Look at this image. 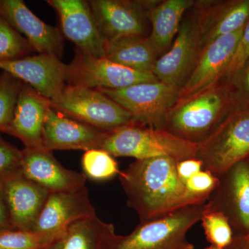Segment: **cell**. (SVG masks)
<instances>
[{
  "label": "cell",
  "instance_id": "21",
  "mask_svg": "<svg viewBox=\"0 0 249 249\" xmlns=\"http://www.w3.org/2000/svg\"><path fill=\"white\" fill-rule=\"evenodd\" d=\"M50 106L49 100L23 83L12 120L4 132L19 139L26 148L44 147V127Z\"/></svg>",
  "mask_w": 249,
  "mask_h": 249
},
{
  "label": "cell",
  "instance_id": "17",
  "mask_svg": "<svg viewBox=\"0 0 249 249\" xmlns=\"http://www.w3.org/2000/svg\"><path fill=\"white\" fill-rule=\"evenodd\" d=\"M0 16L19 32L39 54L60 58L63 39L57 28L37 18L22 0H0Z\"/></svg>",
  "mask_w": 249,
  "mask_h": 249
},
{
  "label": "cell",
  "instance_id": "25",
  "mask_svg": "<svg viewBox=\"0 0 249 249\" xmlns=\"http://www.w3.org/2000/svg\"><path fill=\"white\" fill-rule=\"evenodd\" d=\"M82 167L86 178L98 181H107L121 172L114 157L101 149L85 151L82 158Z\"/></svg>",
  "mask_w": 249,
  "mask_h": 249
},
{
  "label": "cell",
  "instance_id": "6",
  "mask_svg": "<svg viewBox=\"0 0 249 249\" xmlns=\"http://www.w3.org/2000/svg\"><path fill=\"white\" fill-rule=\"evenodd\" d=\"M196 158L203 170L219 177L249 158V109L232 111L206 141L198 144Z\"/></svg>",
  "mask_w": 249,
  "mask_h": 249
},
{
  "label": "cell",
  "instance_id": "32",
  "mask_svg": "<svg viewBox=\"0 0 249 249\" xmlns=\"http://www.w3.org/2000/svg\"><path fill=\"white\" fill-rule=\"evenodd\" d=\"M249 60V20L244 28L235 53L223 78H225L228 80H233L240 73Z\"/></svg>",
  "mask_w": 249,
  "mask_h": 249
},
{
  "label": "cell",
  "instance_id": "8",
  "mask_svg": "<svg viewBox=\"0 0 249 249\" xmlns=\"http://www.w3.org/2000/svg\"><path fill=\"white\" fill-rule=\"evenodd\" d=\"M157 81L152 72L136 71L106 57L93 56L78 49L71 63L67 65L66 82L72 86L116 89Z\"/></svg>",
  "mask_w": 249,
  "mask_h": 249
},
{
  "label": "cell",
  "instance_id": "33",
  "mask_svg": "<svg viewBox=\"0 0 249 249\" xmlns=\"http://www.w3.org/2000/svg\"><path fill=\"white\" fill-rule=\"evenodd\" d=\"M203 170V163L196 158L178 160L177 163L178 176L183 183Z\"/></svg>",
  "mask_w": 249,
  "mask_h": 249
},
{
  "label": "cell",
  "instance_id": "29",
  "mask_svg": "<svg viewBox=\"0 0 249 249\" xmlns=\"http://www.w3.org/2000/svg\"><path fill=\"white\" fill-rule=\"evenodd\" d=\"M218 183V177L209 170H202L185 183V188L192 201L195 204H199L207 201Z\"/></svg>",
  "mask_w": 249,
  "mask_h": 249
},
{
  "label": "cell",
  "instance_id": "10",
  "mask_svg": "<svg viewBox=\"0 0 249 249\" xmlns=\"http://www.w3.org/2000/svg\"><path fill=\"white\" fill-rule=\"evenodd\" d=\"M96 214L86 187L50 192L31 231L50 246L76 221Z\"/></svg>",
  "mask_w": 249,
  "mask_h": 249
},
{
  "label": "cell",
  "instance_id": "24",
  "mask_svg": "<svg viewBox=\"0 0 249 249\" xmlns=\"http://www.w3.org/2000/svg\"><path fill=\"white\" fill-rule=\"evenodd\" d=\"M159 55L148 36L126 37L105 45L106 58L136 71L152 72Z\"/></svg>",
  "mask_w": 249,
  "mask_h": 249
},
{
  "label": "cell",
  "instance_id": "37",
  "mask_svg": "<svg viewBox=\"0 0 249 249\" xmlns=\"http://www.w3.org/2000/svg\"><path fill=\"white\" fill-rule=\"evenodd\" d=\"M243 237L244 240L246 241V242L249 245V232L247 235L244 236V237Z\"/></svg>",
  "mask_w": 249,
  "mask_h": 249
},
{
  "label": "cell",
  "instance_id": "40",
  "mask_svg": "<svg viewBox=\"0 0 249 249\" xmlns=\"http://www.w3.org/2000/svg\"><path fill=\"white\" fill-rule=\"evenodd\" d=\"M247 161H248V160H247ZM248 163H249V161H248Z\"/></svg>",
  "mask_w": 249,
  "mask_h": 249
},
{
  "label": "cell",
  "instance_id": "30",
  "mask_svg": "<svg viewBox=\"0 0 249 249\" xmlns=\"http://www.w3.org/2000/svg\"><path fill=\"white\" fill-rule=\"evenodd\" d=\"M43 240L31 231L4 229L0 231V249L47 248Z\"/></svg>",
  "mask_w": 249,
  "mask_h": 249
},
{
  "label": "cell",
  "instance_id": "20",
  "mask_svg": "<svg viewBox=\"0 0 249 249\" xmlns=\"http://www.w3.org/2000/svg\"><path fill=\"white\" fill-rule=\"evenodd\" d=\"M192 10L200 28L203 48L243 29L249 20V0L196 1Z\"/></svg>",
  "mask_w": 249,
  "mask_h": 249
},
{
  "label": "cell",
  "instance_id": "38",
  "mask_svg": "<svg viewBox=\"0 0 249 249\" xmlns=\"http://www.w3.org/2000/svg\"><path fill=\"white\" fill-rule=\"evenodd\" d=\"M206 249H222L218 248V247H214V246L211 245V247H209V248Z\"/></svg>",
  "mask_w": 249,
  "mask_h": 249
},
{
  "label": "cell",
  "instance_id": "14",
  "mask_svg": "<svg viewBox=\"0 0 249 249\" xmlns=\"http://www.w3.org/2000/svg\"><path fill=\"white\" fill-rule=\"evenodd\" d=\"M0 70L29 85L49 101L57 97L66 85L67 65L58 57L48 54L0 61Z\"/></svg>",
  "mask_w": 249,
  "mask_h": 249
},
{
  "label": "cell",
  "instance_id": "35",
  "mask_svg": "<svg viewBox=\"0 0 249 249\" xmlns=\"http://www.w3.org/2000/svg\"><path fill=\"white\" fill-rule=\"evenodd\" d=\"M247 63H248V62H247ZM247 63H246L245 66L244 67V68L242 69V71L238 75L242 74L241 88L243 90V92L249 95V64Z\"/></svg>",
  "mask_w": 249,
  "mask_h": 249
},
{
  "label": "cell",
  "instance_id": "23",
  "mask_svg": "<svg viewBox=\"0 0 249 249\" xmlns=\"http://www.w3.org/2000/svg\"><path fill=\"white\" fill-rule=\"evenodd\" d=\"M115 235L114 225L95 214L72 224L49 249H106Z\"/></svg>",
  "mask_w": 249,
  "mask_h": 249
},
{
  "label": "cell",
  "instance_id": "16",
  "mask_svg": "<svg viewBox=\"0 0 249 249\" xmlns=\"http://www.w3.org/2000/svg\"><path fill=\"white\" fill-rule=\"evenodd\" d=\"M22 152L21 174L47 191H71L85 186L84 174L65 168L52 151L44 147H25Z\"/></svg>",
  "mask_w": 249,
  "mask_h": 249
},
{
  "label": "cell",
  "instance_id": "26",
  "mask_svg": "<svg viewBox=\"0 0 249 249\" xmlns=\"http://www.w3.org/2000/svg\"><path fill=\"white\" fill-rule=\"evenodd\" d=\"M32 49L29 42L0 16V61L25 58Z\"/></svg>",
  "mask_w": 249,
  "mask_h": 249
},
{
  "label": "cell",
  "instance_id": "5",
  "mask_svg": "<svg viewBox=\"0 0 249 249\" xmlns=\"http://www.w3.org/2000/svg\"><path fill=\"white\" fill-rule=\"evenodd\" d=\"M50 104L55 110L106 133L136 121L128 111L98 89L65 85Z\"/></svg>",
  "mask_w": 249,
  "mask_h": 249
},
{
  "label": "cell",
  "instance_id": "11",
  "mask_svg": "<svg viewBox=\"0 0 249 249\" xmlns=\"http://www.w3.org/2000/svg\"><path fill=\"white\" fill-rule=\"evenodd\" d=\"M202 49L200 28L192 10L183 18L173 45L158 58L152 73L159 81L180 90L191 74Z\"/></svg>",
  "mask_w": 249,
  "mask_h": 249
},
{
  "label": "cell",
  "instance_id": "18",
  "mask_svg": "<svg viewBox=\"0 0 249 249\" xmlns=\"http://www.w3.org/2000/svg\"><path fill=\"white\" fill-rule=\"evenodd\" d=\"M0 182L11 227L31 231L50 192L20 172Z\"/></svg>",
  "mask_w": 249,
  "mask_h": 249
},
{
  "label": "cell",
  "instance_id": "19",
  "mask_svg": "<svg viewBox=\"0 0 249 249\" xmlns=\"http://www.w3.org/2000/svg\"><path fill=\"white\" fill-rule=\"evenodd\" d=\"M49 107L44 127L42 145L46 150H81L100 149L106 132Z\"/></svg>",
  "mask_w": 249,
  "mask_h": 249
},
{
  "label": "cell",
  "instance_id": "15",
  "mask_svg": "<svg viewBox=\"0 0 249 249\" xmlns=\"http://www.w3.org/2000/svg\"><path fill=\"white\" fill-rule=\"evenodd\" d=\"M60 18L62 32L78 50L95 57H105L106 42L98 31L88 1H47Z\"/></svg>",
  "mask_w": 249,
  "mask_h": 249
},
{
  "label": "cell",
  "instance_id": "27",
  "mask_svg": "<svg viewBox=\"0 0 249 249\" xmlns=\"http://www.w3.org/2000/svg\"><path fill=\"white\" fill-rule=\"evenodd\" d=\"M201 221L206 238L213 246L224 249L231 245L233 242L232 228L224 214L206 210Z\"/></svg>",
  "mask_w": 249,
  "mask_h": 249
},
{
  "label": "cell",
  "instance_id": "39",
  "mask_svg": "<svg viewBox=\"0 0 249 249\" xmlns=\"http://www.w3.org/2000/svg\"><path fill=\"white\" fill-rule=\"evenodd\" d=\"M42 249H49V247H47V248Z\"/></svg>",
  "mask_w": 249,
  "mask_h": 249
},
{
  "label": "cell",
  "instance_id": "13",
  "mask_svg": "<svg viewBox=\"0 0 249 249\" xmlns=\"http://www.w3.org/2000/svg\"><path fill=\"white\" fill-rule=\"evenodd\" d=\"M219 178V183L206 201V211L222 213L231 226L238 227L244 236L249 232V164L236 163Z\"/></svg>",
  "mask_w": 249,
  "mask_h": 249
},
{
  "label": "cell",
  "instance_id": "9",
  "mask_svg": "<svg viewBox=\"0 0 249 249\" xmlns=\"http://www.w3.org/2000/svg\"><path fill=\"white\" fill-rule=\"evenodd\" d=\"M157 1L92 0L88 3L103 40L109 42L145 37L150 11Z\"/></svg>",
  "mask_w": 249,
  "mask_h": 249
},
{
  "label": "cell",
  "instance_id": "4",
  "mask_svg": "<svg viewBox=\"0 0 249 249\" xmlns=\"http://www.w3.org/2000/svg\"><path fill=\"white\" fill-rule=\"evenodd\" d=\"M206 203L190 205L157 219L141 222L127 235H115L106 249H193L187 233L201 221Z\"/></svg>",
  "mask_w": 249,
  "mask_h": 249
},
{
  "label": "cell",
  "instance_id": "7",
  "mask_svg": "<svg viewBox=\"0 0 249 249\" xmlns=\"http://www.w3.org/2000/svg\"><path fill=\"white\" fill-rule=\"evenodd\" d=\"M95 89L128 111L137 122L157 129H163L179 92L177 88L160 81L139 83L121 89Z\"/></svg>",
  "mask_w": 249,
  "mask_h": 249
},
{
  "label": "cell",
  "instance_id": "1",
  "mask_svg": "<svg viewBox=\"0 0 249 249\" xmlns=\"http://www.w3.org/2000/svg\"><path fill=\"white\" fill-rule=\"evenodd\" d=\"M178 161L168 157L136 160L119 173L127 206L137 212L141 222L195 205L178 178Z\"/></svg>",
  "mask_w": 249,
  "mask_h": 249
},
{
  "label": "cell",
  "instance_id": "22",
  "mask_svg": "<svg viewBox=\"0 0 249 249\" xmlns=\"http://www.w3.org/2000/svg\"><path fill=\"white\" fill-rule=\"evenodd\" d=\"M194 0L158 1L150 13L151 33L149 40L159 55L166 53L178 35L183 16L195 4Z\"/></svg>",
  "mask_w": 249,
  "mask_h": 249
},
{
  "label": "cell",
  "instance_id": "28",
  "mask_svg": "<svg viewBox=\"0 0 249 249\" xmlns=\"http://www.w3.org/2000/svg\"><path fill=\"white\" fill-rule=\"evenodd\" d=\"M22 84L6 72L0 75V132H4L12 120Z\"/></svg>",
  "mask_w": 249,
  "mask_h": 249
},
{
  "label": "cell",
  "instance_id": "2",
  "mask_svg": "<svg viewBox=\"0 0 249 249\" xmlns=\"http://www.w3.org/2000/svg\"><path fill=\"white\" fill-rule=\"evenodd\" d=\"M197 145L173 135L163 129L154 128L134 121L106 133L100 149L114 157H133L137 160L168 157L177 160L196 158Z\"/></svg>",
  "mask_w": 249,
  "mask_h": 249
},
{
  "label": "cell",
  "instance_id": "31",
  "mask_svg": "<svg viewBox=\"0 0 249 249\" xmlns=\"http://www.w3.org/2000/svg\"><path fill=\"white\" fill-rule=\"evenodd\" d=\"M22 150L6 142L0 136V181L20 172Z\"/></svg>",
  "mask_w": 249,
  "mask_h": 249
},
{
  "label": "cell",
  "instance_id": "34",
  "mask_svg": "<svg viewBox=\"0 0 249 249\" xmlns=\"http://www.w3.org/2000/svg\"><path fill=\"white\" fill-rule=\"evenodd\" d=\"M12 229L10 224L9 213L5 203L4 195L0 182V231Z\"/></svg>",
  "mask_w": 249,
  "mask_h": 249
},
{
  "label": "cell",
  "instance_id": "12",
  "mask_svg": "<svg viewBox=\"0 0 249 249\" xmlns=\"http://www.w3.org/2000/svg\"><path fill=\"white\" fill-rule=\"evenodd\" d=\"M244 28L205 46L191 74L179 90L174 107L219 85L233 56Z\"/></svg>",
  "mask_w": 249,
  "mask_h": 249
},
{
  "label": "cell",
  "instance_id": "36",
  "mask_svg": "<svg viewBox=\"0 0 249 249\" xmlns=\"http://www.w3.org/2000/svg\"><path fill=\"white\" fill-rule=\"evenodd\" d=\"M236 242H237L233 249H249V245L246 242L243 237L239 238Z\"/></svg>",
  "mask_w": 249,
  "mask_h": 249
},
{
  "label": "cell",
  "instance_id": "3",
  "mask_svg": "<svg viewBox=\"0 0 249 249\" xmlns=\"http://www.w3.org/2000/svg\"><path fill=\"white\" fill-rule=\"evenodd\" d=\"M231 93L218 85L189 101L175 106L163 129L193 143H201L212 135L232 111Z\"/></svg>",
  "mask_w": 249,
  "mask_h": 249
}]
</instances>
